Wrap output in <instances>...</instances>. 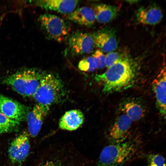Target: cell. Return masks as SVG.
Returning a JSON list of instances; mask_svg holds the SVG:
<instances>
[{
	"mask_svg": "<svg viewBox=\"0 0 166 166\" xmlns=\"http://www.w3.org/2000/svg\"><path fill=\"white\" fill-rule=\"evenodd\" d=\"M20 123L8 118L0 112V134L14 130Z\"/></svg>",
	"mask_w": 166,
	"mask_h": 166,
	"instance_id": "20",
	"label": "cell"
},
{
	"mask_svg": "<svg viewBox=\"0 0 166 166\" xmlns=\"http://www.w3.org/2000/svg\"><path fill=\"white\" fill-rule=\"evenodd\" d=\"M84 117L78 109H73L66 112L60 119L59 126L61 129L73 131L77 129L82 124Z\"/></svg>",
	"mask_w": 166,
	"mask_h": 166,
	"instance_id": "15",
	"label": "cell"
},
{
	"mask_svg": "<svg viewBox=\"0 0 166 166\" xmlns=\"http://www.w3.org/2000/svg\"><path fill=\"white\" fill-rule=\"evenodd\" d=\"M124 54L117 52H109L105 57V65L108 68L110 67L121 59Z\"/></svg>",
	"mask_w": 166,
	"mask_h": 166,
	"instance_id": "23",
	"label": "cell"
},
{
	"mask_svg": "<svg viewBox=\"0 0 166 166\" xmlns=\"http://www.w3.org/2000/svg\"><path fill=\"white\" fill-rule=\"evenodd\" d=\"M49 109V106L37 104L28 113L26 119L29 132L32 137H35L39 133Z\"/></svg>",
	"mask_w": 166,
	"mask_h": 166,
	"instance_id": "11",
	"label": "cell"
},
{
	"mask_svg": "<svg viewBox=\"0 0 166 166\" xmlns=\"http://www.w3.org/2000/svg\"><path fill=\"white\" fill-rule=\"evenodd\" d=\"M132 122V121L124 113L118 116L107 135L110 144L118 143L126 140Z\"/></svg>",
	"mask_w": 166,
	"mask_h": 166,
	"instance_id": "9",
	"label": "cell"
},
{
	"mask_svg": "<svg viewBox=\"0 0 166 166\" xmlns=\"http://www.w3.org/2000/svg\"><path fill=\"white\" fill-rule=\"evenodd\" d=\"M152 88L159 110L164 118L166 116V76L165 68L162 70L152 83Z\"/></svg>",
	"mask_w": 166,
	"mask_h": 166,
	"instance_id": "12",
	"label": "cell"
},
{
	"mask_svg": "<svg viewBox=\"0 0 166 166\" xmlns=\"http://www.w3.org/2000/svg\"><path fill=\"white\" fill-rule=\"evenodd\" d=\"M135 64L125 54L104 73L97 74L96 81L102 84L103 92L108 94L119 92L129 87L136 77Z\"/></svg>",
	"mask_w": 166,
	"mask_h": 166,
	"instance_id": "1",
	"label": "cell"
},
{
	"mask_svg": "<svg viewBox=\"0 0 166 166\" xmlns=\"http://www.w3.org/2000/svg\"><path fill=\"white\" fill-rule=\"evenodd\" d=\"M77 155L65 147L53 148L39 166H78Z\"/></svg>",
	"mask_w": 166,
	"mask_h": 166,
	"instance_id": "6",
	"label": "cell"
},
{
	"mask_svg": "<svg viewBox=\"0 0 166 166\" xmlns=\"http://www.w3.org/2000/svg\"><path fill=\"white\" fill-rule=\"evenodd\" d=\"M69 19L80 25L91 26L96 19L93 10L87 6L78 8L69 14Z\"/></svg>",
	"mask_w": 166,
	"mask_h": 166,
	"instance_id": "17",
	"label": "cell"
},
{
	"mask_svg": "<svg viewBox=\"0 0 166 166\" xmlns=\"http://www.w3.org/2000/svg\"><path fill=\"white\" fill-rule=\"evenodd\" d=\"M30 148L28 134L24 132L16 137L10 144L8 153L11 160L15 163L23 161L28 155Z\"/></svg>",
	"mask_w": 166,
	"mask_h": 166,
	"instance_id": "10",
	"label": "cell"
},
{
	"mask_svg": "<svg viewBox=\"0 0 166 166\" xmlns=\"http://www.w3.org/2000/svg\"><path fill=\"white\" fill-rule=\"evenodd\" d=\"M78 66L81 70L84 71L93 72L97 68L96 63L92 56L89 57L81 60Z\"/></svg>",
	"mask_w": 166,
	"mask_h": 166,
	"instance_id": "21",
	"label": "cell"
},
{
	"mask_svg": "<svg viewBox=\"0 0 166 166\" xmlns=\"http://www.w3.org/2000/svg\"><path fill=\"white\" fill-rule=\"evenodd\" d=\"M119 7L115 5L101 3L96 5L93 10L96 19L100 23L112 21L117 16Z\"/></svg>",
	"mask_w": 166,
	"mask_h": 166,
	"instance_id": "18",
	"label": "cell"
},
{
	"mask_svg": "<svg viewBox=\"0 0 166 166\" xmlns=\"http://www.w3.org/2000/svg\"><path fill=\"white\" fill-rule=\"evenodd\" d=\"M141 143L139 137L134 136L110 144L102 150L96 166H123L139 152Z\"/></svg>",
	"mask_w": 166,
	"mask_h": 166,
	"instance_id": "2",
	"label": "cell"
},
{
	"mask_svg": "<svg viewBox=\"0 0 166 166\" xmlns=\"http://www.w3.org/2000/svg\"><path fill=\"white\" fill-rule=\"evenodd\" d=\"M147 166H165V159L161 155L151 154L147 156Z\"/></svg>",
	"mask_w": 166,
	"mask_h": 166,
	"instance_id": "22",
	"label": "cell"
},
{
	"mask_svg": "<svg viewBox=\"0 0 166 166\" xmlns=\"http://www.w3.org/2000/svg\"><path fill=\"white\" fill-rule=\"evenodd\" d=\"M46 73L34 68H25L6 77L3 83L24 97H33Z\"/></svg>",
	"mask_w": 166,
	"mask_h": 166,
	"instance_id": "3",
	"label": "cell"
},
{
	"mask_svg": "<svg viewBox=\"0 0 166 166\" xmlns=\"http://www.w3.org/2000/svg\"><path fill=\"white\" fill-rule=\"evenodd\" d=\"M68 45L70 53L74 56L90 53L95 45L93 36L80 32H75L70 36Z\"/></svg>",
	"mask_w": 166,
	"mask_h": 166,
	"instance_id": "7",
	"label": "cell"
},
{
	"mask_svg": "<svg viewBox=\"0 0 166 166\" xmlns=\"http://www.w3.org/2000/svg\"><path fill=\"white\" fill-rule=\"evenodd\" d=\"M65 93L61 79L55 74L46 73L33 97L38 104L49 107L60 102Z\"/></svg>",
	"mask_w": 166,
	"mask_h": 166,
	"instance_id": "4",
	"label": "cell"
},
{
	"mask_svg": "<svg viewBox=\"0 0 166 166\" xmlns=\"http://www.w3.org/2000/svg\"><path fill=\"white\" fill-rule=\"evenodd\" d=\"M93 37L95 45L104 52H111L118 47L117 39L112 31L102 30L97 32Z\"/></svg>",
	"mask_w": 166,
	"mask_h": 166,
	"instance_id": "16",
	"label": "cell"
},
{
	"mask_svg": "<svg viewBox=\"0 0 166 166\" xmlns=\"http://www.w3.org/2000/svg\"><path fill=\"white\" fill-rule=\"evenodd\" d=\"M36 4L45 10L55 11L63 14H70L74 10L78 3L77 0H40Z\"/></svg>",
	"mask_w": 166,
	"mask_h": 166,
	"instance_id": "14",
	"label": "cell"
},
{
	"mask_svg": "<svg viewBox=\"0 0 166 166\" xmlns=\"http://www.w3.org/2000/svg\"><path fill=\"white\" fill-rule=\"evenodd\" d=\"M135 16L136 21L140 23L154 25L160 22L163 15L159 7L152 5L140 7L136 11Z\"/></svg>",
	"mask_w": 166,
	"mask_h": 166,
	"instance_id": "13",
	"label": "cell"
},
{
	"mask_svg": "<svg viewBox=\"0 0 166 166\" xmlns=\"http://www.w3.org/2000/svg\"><path fill=\"white\" fill-rule=\"evenodd\" d=\"M29 112L26 106L0 94V112L8 118L20 122L26 119Z\"/></svg>",
	"mask_w": 166,
	"mask_h": 166,
	"instance_id": "8",
	"label": "cell"
},
{
	"mask_svg": "<svg viewBox=\"0 0 166 166\" xmlns=\"http://www.w3.org/2000/svg\"><path fill=\"white\" fill-rule=\"evenodd\" d=\"M38 21L42 29L50 39L61 42L67 37V26L64 21L58 16L44 14L40 16Z\"/></svg>",
	"mask_w": 166,
	"mask_h": 166,
	"instance_id": "5",
	"label": "cell"
},
{
	"mask_svg": "<svg viewBox=\"0 0 166 166\" xmlns=\"http://www.w3.org/2000/svg\"><path fill=\"white\" fill-rule=\"evenodd\" d=\"M122 110L132 121L139 120L143 114V109L141 105L133 101H128L124 103Z\"/></svg>",
	"mask_w": 166,
	"mask_h": 166,
	"instance_id": "19",
	"label": "cell"
},
{
	"mask_svg": "<svg viewBox=\"0 0 166 166\" xmlns=\"http://www.w3.org/2000/svg\"><path fill=\"white\" fill-rule=\"evenodd\" d=\"M92 56L96 61L97 68L101 69L104 67L105 66V56L101 50H96Z\"/></svg>",
	"mask_w": 166,
	"mask_h": 166,
	"instance_id": "24",
	"label": "cell"
}]
</instances>
